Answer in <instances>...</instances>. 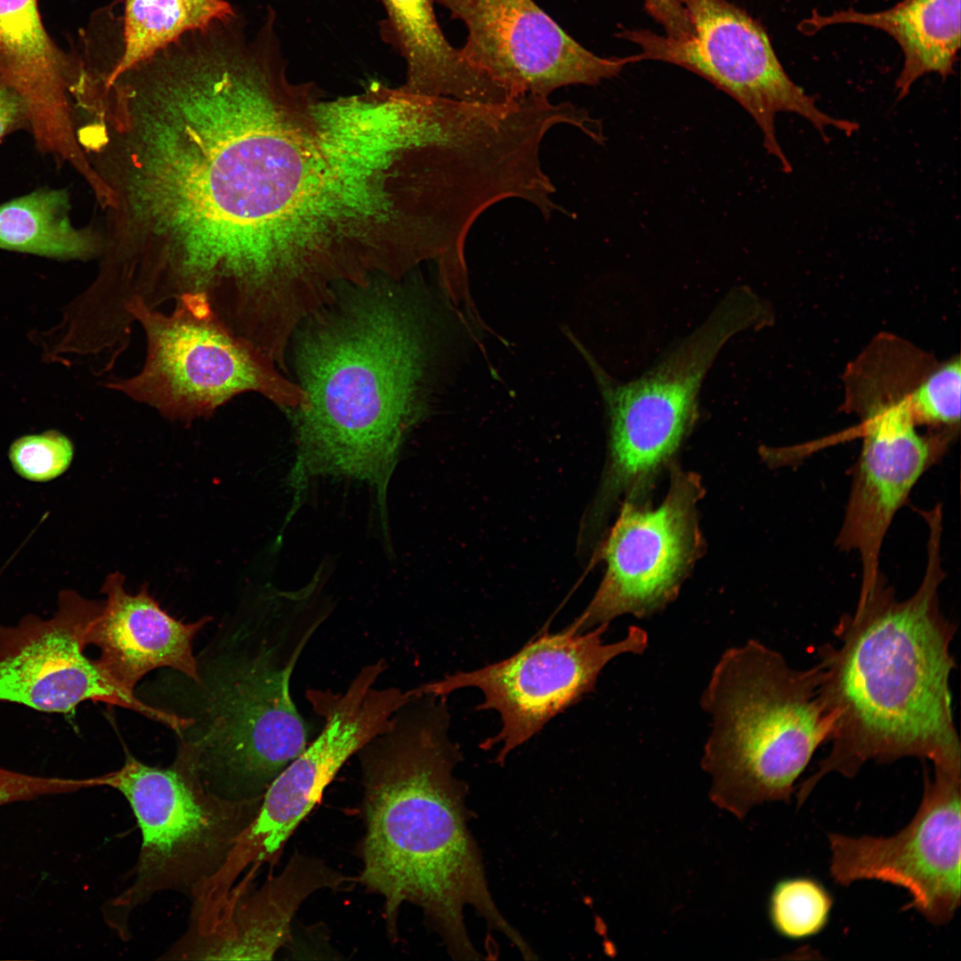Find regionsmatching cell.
<instances>
[{
	"instance_id": "obj_1",
	"label": "cell",
	"mask_w": 961,
	"mask_h": 961,
	"mask_svg": "<svg viewBox=\"0 0 961 961\" xmlns=\"http://www.w3.org/2000/svg\"><path fill=\"white\" fill-rule=\"evenodd\" d=\"M280 71L272 51L223 33L110 84L84 141L107 215L93 283L110 309L198 296L237 335L266 325L295 198Z\"/></svg>"
},
{
	"instance_id": "obj_2",
	"label": "cell",
	"mask_w": 961,
	"mask_h": 961,
	"mask_svg": "<svg viewBox=\"0 0 961 961\" xmlns=\"http://www.w3.org/2000/svg\"><path fill=\"white\" fill-rule=\"evenodd\" d=\"M436 311L395 285H350L296 328L298 384L308 404L292 412L296 456L290 484L342 476L376 489L383 521L400 447L426 411L440 334ZM442 317V316H441ZM471 327V326H470Z\"/></svg>"
},
{
	"instance_id": "obj_3",
	"label": "cell",
	"mask_w": 961,
	"mask_h": 961,
	"mask_svg": "<svg viewBox=\"0 0 961 961\" xmlns=\"http://www.w3.org/2000/svg\"><path fill=\"white\" fill-rule=\"evenodd\" d=\"M447 696L418 692L356 755L366 833L361 883L384 899L389 933L400 909L418 906L456 960H478L464 910L472 908L521 956L531 951L490 892L469 827L466 788L455 776L462 761L449 734Z\"/></svg>"
},
{
	"instance_id": "obj_4",
	"label": "cell",
	"mask_w": 961,
	"mask_h": 961,
	"mask_svg": "<svg viewBox=\"0 0 961 961\" xmlns=\"http://www.w3.org/2000/svg\"><path fill=\"white\" fill-rule=\"evenodd\" d=\"M927 526V562L915 593L896 598L881 574L838 620L837 642L817 648L820 697L834 727L828 755L799 787L797 806L824 777L853 778L868 762L914 757L961 771L949 688L956 626L939 597L942 522Z\"/></svg>"
},
{
	"instance_id": "obj_5",
	"label": "cell",
	"mask_w": 961,
	"mask_h": 961,
	"mask_svg": "<svg viewBox=\"0 0 961 961\" xmlns=\"http://www.w3.org/2000/svg\"><path fill=\"white\" fill-rule=\"evenodd\" d=\"M820 682L817 664L794 668L756 640L721 656L701 698L712 719L701 764L715 804L742 820L755 805L789 802L833 731Z\"/></svg>"
},
{
	"instance_id": "obj_6",
	"label": "cell",
	"mask_w": 961,
	"mask_h": 961,
	"mask_svg": "<svg viewBox=\"0 0 961 961\" xmlns=\"http://www.w3.org/2000/svg\"><path fill=\"white\" fill-rule=\"evenodd\" d=\"M762 302L739 286L707 319L650 369L626 383L617 382L569 329L565 335L589 366L609 419V457L581 526L586 538H599L619 502H648L658 474L671 462L699 417L702 383L726 343L747 329L763 327Z\"/></svg>"
},
{
	"instance_id": "obj_7",
	"label": "cell",
	"mask_w": 961,
	"mask_h": 961,
	"mask_svg": "<svg viewBox=\"0 0 961 961\" xmlns=\"http://www.w3.org/2000/svg\"><path fill=\"white\" fill-rule=\"evenodd\" d=\"M129 803L141 835L131 884L106 905L105 917L121 936L133 910L161 892L198 901L219 875L261 802H234L204 787L183 747L166 768L127 753L124 765L99 776Z\"/></svg>"
},
{
	"instance_id": "obj_8",
	"label": "cell",
	"mask_w": 961,
	"mask_h": 961,
	"mask_svg": "<svg viewBox=\"0 0 961 961\" xmlns=\"http://www.w3.org/2000/svg\"><path fill=\"white\" fill-rule=\"evenodd\" d=\"M172 311L133 304L125 315L146 337V357L134 376L113 379L106 387L146 404L170 421L207 418L235 396L257 392L288 411L303 408L308 397L285 377L277 363L236 335L197 296L174 301Z\"/></svg>"
},
{
	"instance_id": "obj_9",
	"label": "cell",
	"mask_w": 961,
	"mask_h": 961,
	"mask_svg": "<svg viewBox=\"0 0 961 961\" xmlns=\"http://www.w3.org/2000/svg\"><path fill=\"white\" fill-rule=\"evenodd\" d=\"M693 33L683 38L646 29H625L619 36L638 45L633 62L653 60L682 67L733 98L758 125L766 151L785 173L792 166L776 132L779 113L807 120L824 138L835 128L847 135L859 129L852 120L821 110L815 100L787 75L763 25L727 0H681Z\"/></svg>"
},
{
	"instance_id": "obj_10",
	"label": "cell",
	"mask_w": 961,
	"mask_h": 961,
	"mask_svg": "<svg viewBox=\"0 0 961 961\" xmlns=\"http://www.w3.org/2000/svg\"><path fill=\"white\" fill-rule=\"evenodd\" d=\"M609 625L585 632L570 626L557 633L539 634L512 656L472 671H458L424 683L427 692L447 696L463 688H476L483 695L477 710L499 714L501 728L480 744L497 745L496 762L503 763L555 716L593 691L604 666L625 654L642 653L648 634L632 626L626 636L606 643Z\"/></svg>"
},
{
	"instance_id": "obj_11",
	"label": "cell",
	"mask_w": 961,
	"mask_h": 961,
	"mask_svg": "<svg viewBox=\"0 0 961 961\" xmlns=\"http://www.w3.org/2000/svg\"><path fill=\"white\" fill-rule=\"evenodd\" d=\"M384 658L364 666L341 692L308 690L307 699L323 718L320 732L271 783L257 813L238 837L226 862L237 880L248 867L271 860L319 801L327 785L351 758L383 731L416 687L378 686Z\"/></svg>"
},
{
	"instance_id": "obj_12",
	"label": "cell",
	"mask_w": 961,
	"mask_h": 961,
	"mask_svg": "<svg viewBox=\"0 0 961 961\" xmlns=\"http://www.w3.org/2000/svg\"><path fill=\"white\" fill-rule=\"evenodd\" d=\"M911 389L900 376L876 373L850 390L849 406L860 417L863 442L836 545L860 555V589L871 586L881 575V549L895 514L954 438L944 432L918 433L909 402Z\"/></svg>"
},
{
	"instance_id": "obj_13",
	"label": "cell",
	"mask_w": 961,
	"mask_h": 961,
	"mask_svg": "<svg viewBox=\"0 0 961 961\" xmlns=\"http://www.w3.org/2000/svg\"><path fill=\"white\" fill-rule=\"evenodd\" d=\"M703 493L696 473L673 465L658 505L623 501L598 551L603 577L569 626L582 633L625 614L644 618L674 601L703 550L697 512Z\"/></svg>"
},
{
	"instance_id": "obj_14",
	"label": "cell",
	"mask_w": 961,
	"mask_h": 961,
	"mask_svg": "<svg viewBox=\"0 0 961 961\" xmlns=\"http://www.w3.org/2000/svg\"><path fill=\"white\" fill-rule=\"evenodd\" d=\"M212 699L210 729L191 742L204 787L234 802H260L274 779L310 744L312 727L290 684L259 660L233 661Z\"/></svg>"
},
{
	"instance_id": "obj_15",
	"label": "cell",
	"mask_w": 961,
	"mask_h": 961,
	"mask_svg": "<svg viewBox=\"0 0 961 961\" xmlns=\"http://www.w3.org/2000/svg\"><path fill=\"white\" fill-rule=\"evenodd\" d=\"M961 771L925 770L914 817L891 836L830 833L829 872L838 884L876 880L905 889L933 925L954 917L961 899Z\"/></svg>"
},
{
	"instance_id": "obj_16",
	"label": "cell",
	"mask_w": 961,
	"mask_h": 961,
	"mask_svg": "<svg viewBox=\"0 0 961 961\" xmlns=\"http://www.w3.org/2000/svg\"><path fill=\"white\" fill-rule=\"evenodd\" d=\"M101 602L63 591L52 618L28 615L15 626L0 625V703L69 713L91 700L133 710L178 732L187 730L190 718L142 702L98 658L85 655V634Z\"/></svg>"
},
{
	"instance_id": "obj_17",
	"label": "cell",
	"mask_w": 961,
	"mask_h": 961,
	"mask_svg": "<svg viewBox=\"0 0 961 961\" xmlns=\"http://www.w3.org/2000/svg\"><path fill=\"white\" fill-rule=\"evenodd\" d=\"M460 20L465 61L512 101L549 99L569 85H596L632 63L601 57L572 38L534 0H433Z\"/></svg>"
},
{
	"instance_id": "obj_18",
	"label": "cell",
	"mask_w": 961,
	"mask_h": 961,
	"mask_svg": "<svg viewBox=\"0 0 961 961\" xmlns=\"http://www.w3.org/2000/svg\"><path fill=\"white\" fill-rule=\"evenodd\" d=\"M349 878L324 861L294 854L283 870L255 891L242 880L168 949L166 959L270 960L290 936L291 921L313 892Z\"/></svg>"
},
{
	"instance_id": "obj_19",
	"label": "cell",
	"mask_w": 961,
	"mask_h": 961,
	"mask_svg": "<svg viewBox=\"0 0 961 961\" xmlns=\"http://www.w3.org/2000/svg\"><path fill=\"white\" fill-rule=\"evenodd\" d=\"M74 75L44 28L37 0H0V81L23 101L38 149L69 164L80 154Z\"/></svg>"
},
{
	"instance_id": "obj_20",
	"label": "cell",
	"mask_w": 961,
	"mask_h": 961,
	"mask_svg": "<svg viewBox=\"0 0 961 961\" xmlns=\"http://www.w3.org/2000/svg\"><path fill=\"white\" fill-rule=\"evenodd\" d=\"M101 593L106 599L89 624L85 641L87 646L100 649L98 660L117 683L133 692L146 674L160 667L201 682L192 642L210 618L190 624L174 618L160 608L147 585L136 594L127 593L118 571L107 576Z\"/></svg>"
},
{
	"instance_id": "obj_21",
	"label": "cell",
	"mask_w": 961,
	"mask_h": 961,
	"mask_svg": "<svg viewBox=\"0 0 961 961\" xmlns=\"http://www.w3.org/2000/svg\"><path fill=\"white\" fill-rule=\"evenodd\" d=\"M961 0H901L876 12L852 8L823 15L816 10L799 22L804 35L836 24H857L891 36L903 53L902 69L895 82L897 99H904L916 81L935 73L942 78L954 74L961 39Z\"/></svg>"
},
{
	"instance_id": "obj_22",
	"label": "cell",
	"mask_w": 961,
	"mask_h": 961,
	"mask_svg": "<svg viewBox=\"0 0 961 961\" xmlns=\"http://www.w3.org/2000/svg\"><path fill=\"white\" fill-rule=\"evenodd\" d=\"M385 19L381 28L386 43L406 64L408 90L424 95L496 104L501 91L469 65L460 50L443 34L433 0H381Z\"/></svg>"
},
{
	"instance_id": "obj_23",
	"label": "cell",
	"mask_w": 961,
	"mask_h": 961,
	"mask_svg": "<svg viewBox=\"0 0 961 961\" xmlns=\"http://www.w3.org/2000/svg\"><path fill=\"white\" fill-rule=\"evenodd\" d=\"M62 190L41 189L0 205V248L65 260L101 253L102 237L77 229Z\"/></svg>"
},
{
	"instance_id": "obj_24",
	"label": "cell",
	"mask_w": 961,
	"mask_h": 961,
	"mask_svg": "<svg viewBox=\"0 0 961 961\" xmlns=\"http://www.w3.org/2000/svg\"><path fill=\"white\" fill-rule=\"evenodd\" d=\"M236 15L226 0H124L122 50L106 74L116 77L186 34Z\"/></svg>"
},
{
	"instance_id": "obj_25",
	"label": "cell",
	"mask_w": 961,
	"mask_h": 961,
	"mask_svg": "<svg viewBox=\"0 0 961 961\" xmlns=\"http://www.w3.org/2000/svg\"><path fill=\"white\" fill-rule=\"evenodd\" d=\"M833 905L831 893L819 880L806 876L785 877L771 889L768 917L779 936L803 941L827 927Z\"/></svg>"
},
{
	"instance_id": "obj_26",
	"label": "cell",
	"mask_w": 961,
	"mask_h": 961,
	"mask_svg": "<svg viewBox=\"0 0 961 961\" xmlns=\"http://www.w3.org/2000/svg\"><path fill=\"white\" fill-rule=\"evenodd\" d=\"M961 363L959 357L933 367L913 387L909 402L917 424L951 432L960 424Z\"/></svg>"
},
{
	"instance_id": "obj_27",
	"label": "cell",
	"mask_w": 961,
	"mask_h": 961,
	"mask_svg": "<svg viewBox=\"0 0 961 961\" xmlns=\"http://www.w3.org/2000/svg\"><path fill=\"white\" fill-rule=\"evenodd\" d=\"M73 455L70 440L54 430L22 436L9 449L13 470L31 481H48L60 476L70 465Z\"/></svg>"
},
{
	"instance_id": "obj_28",
	"label": "cell",
	"mask_w": 961,
	"mask_h": 961,
	"mask_svg": "<svg viewBox=\"0 0 961 961\" xmlns=\"http://www.w3.org/2000/svg\"><path fill=\"white\" fill-rule=\"evenodd\" d=\"M94 787L93 778L64 779L16 772L0 767V806L41 795H59Z\"/></svg>"
},
{
	"instance_id": "obj_29",
	"label": "cell",
	"mask_w": 961,
	"mask_h": 961,
	"mask_svg": "<svg viewBox=\"0 0 961 961\" xmlns=\"http://www.w3.org/2000/svg\"><path fill=\"white\" fill-rule=\"evenodd\" d=\"M648 12L673 37H687L693 33L688 13L681 0H642Z\"/></svg>"
},
{
	"instance_id": "obj_30",
	"label": "cell",
	"mask_w": 961,
	"mask_h": 961,
	"mask_svg": "<svg viewBox=\"0 0 961 961\" xmlns=\"http://www.w3.org/2000/svg\"><path fill=\"white\" fill-rule=\"evenodd\" d=\"M25 126H28V117L23 101L14 90L0 81V140Z\"/></svg>"
},
{
	"instance_id": "obj_31",
	"label": "cell",
	"mask_w": 961,
	"mask_h": 961,
	"mask_svg": "<svg viewBox=\"0 0 961 961\" xmlns=\"http://www.w3.org/2000/svg\"><path fill=\"white\" fill-rule=\"evenodd\" d=\"M880 359H884V358H883V357H880ZM886 359H891V358H890V356H887V357H886ZM873 359H876V358L874 357V359H870V360H873ZM893 359H895V360H898V361H900V362H901V363H903V364L907 365V366H908L909 367H910V368H911V370L913 369V367H912V365H911V364H910L909 362H908L907 360H905V359H898V358H897L896 356H894V357H893V359H892V361H893ZM868 361H869V360H868V359H867V360H866L865 359H861V360H860V361H859V362H858L857 364H855V366L853 367V369H854V367H858L859 365H860V364H862V363H865V362H868ZM869 362H870V361H869ZM913 372H914V371H913ZM914 373H915V372H914Z\"/></svg>"
},
{
	"instance_id": "obj_32",
	"label": "cell",
	"mask_w": 961,
	"mask_h": 961,
	"mask_svg": "<svg viewBox=\"0 0 961 961\" xmlns=\"http://www.w3.org/2000/svg\"><path fill=\"white\" fill-rule=\"evenodd\" d=\"M464 310H465V308H464ZM466 312H467V311H466ZM467 314H468V313H467ZM469 317H470V316H469ZM470 318H471V317H470ZM471 319H472V318H471ZM472 320H473V319H472ZM475 322H476V321H475ZM476 323H477V322H476ZM478 324H479V323H478ZM480 325H481V324H480ZM481 326H483V325H481Z\"/></svg>"
}]
</instances>
